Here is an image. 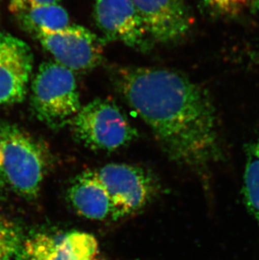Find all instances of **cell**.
<instances>
[{
    "label": "cell",
    "mask_w": 259,
    "mask_h": 260,
    "mask_svg": "<svg viewBox=\"0 0 259 260\" xmlns=\"http://www.w3.org/2000/svg\"><path fill=\"white\" fill-rule=\"evenodd\" d=\"M111 78L172 161L200 174L217 162L221 149L215 108L202 87L167 69L116 67Z\"/></svg>",
    "instance_id": "cell-1"
},
{
    "label": "cell",
    "mask_w": 259,
    "mask_h": 260,
    "mask_svg": "<svg viewBox=\"0 0 259 260\" xmlns=\"http://www.w3.org/2000/svg\"><path fill=\"white\" fill-rule=\"evenodd\" d=\"M0 151L8 185L25 199L38 197L51 165L47 147L17 125L0 122Z\"/></svg>",
    "instance_id": "cell-2"
},
{
    "label": "cell",
    "mask_w": 259,
    "mask_h": 260,
    "mask_svg": "<svg viewBox=\"0 0 259 260\" xmlns=\"http://www.w3.org/2000/svg\"><path fill=\"white\" fill-rule=\"evenodd\" d=\"M30 105L51 129L69 125L82 107L74 72L54 61L41 64L32 81Z\"/></svg>",
    "instance_id": "cell-3"
},
{
    "label": "cell",
    "mask_w": 259,
    "mask_h": 260,
    "mask_svg": "<svg viewBox=\"0 0 259 260\" xmlns=\"http://www.w3.org/2000/svg\"><path fill=\"white\" fill-rule=\"evenodd\" d=\"M69 126L78 143L94 151H115L137 137V129L119 106L105 99L82 106Z\"/></svg>",
    "instance_id": "cell-4"
},
{
    "label": "cell",
    "mask_w": 259,
    "mask_h": 260,
    "mask_svg": "<svg viewBox=\"0 0 259 260\" xmlns=\"http://www.w3.org/2000/svg\"><path fill=\"white\" fill-rule=\"evenodd\" d=\"M94 170L112 202V221L137 213L150 203L158 189L155 177L138 166L109 164Z\"/></svg>",
    "instance_id": "cell-5"
},
{
    "label": "cell",
    "mask_w": 259,
    "mask_h": 260,
    "mask_svg": "<svg viewBox=\"0 0 259 260\" xmlns=\"http://www.w3.org/2000/svg\"><path fill=\"white\" fill-rule=\"evenodd\" d=\"M36 37L56 62L73 72L89 71L103 58V40L82 25H69Z\"/></svg>",
    "instance_id": "cell-6"
},
{
    "label": "cell",
    "mask_w": 259,
    "mask_h": 260,
    "mask_svg": "<svg viewBox=\"0 0 259 260\" xmlns=\"http://www.w3.org/2000/svg\"><path fill=\"white\" fill-rule=\"evenodd\" d=\"M94 19L105 43L120 42L142 52L152 46L132 0H96Z\"/></svg>",
    "instance_id": "cell-7"
},
{
    "label": "cell",
    "mask_w": 259,
    "mask_h": 260,
    "mask_svg": "<svg viewBox=\"0 0 259 260\" xmlns=\"http://www.w3.org/2000/svg\"><path fill=\"white\" fill-rule=\"evenodd\" d=\"M33 60V52L26 42L0 32V106L15 105L25 100Z\"/></svg>",
    "instance_id": "cell-8"
},
{
    "label": "cell",
    "mask_w": 259,
    "mask_h": 260,
    "mask_svg": "<svg viewBox=\"0 0 259 260\" xmlns=\"http://www.w3.org/2000/svg\"><path fill=\"white\" fill-rule=\"evenodd\" d=\"M150 38L172 43L188 34L192 19L183 0H132Z\"/></svg>",
    "instance_id": "cell-9"
},
{
    "label": "cell",
    "mask_w": 259,
    "mask_h": 260,
    "mask_svg": "<svg viewBox=\"0 0 259 260\" xmlns=\"http://www.w3.org/2000/svg\"><path fill=\"white\" fill-rule=\"evenodd\" d=\"M67 197L79 216L93 221L112 220V202L95 170H85L74 177Z\"/></svg>",
    "instance_id": "cell-10"
},
{
    "label": "cell",
    "mask_w": 259,
    "mask_h": 260,
    "mask_svg": "<svg viewBox=\"0 0 259 260\" xmlns=\"http://www.w3.org/2000/svg\"><path fill=\"white\" fill-rule=\"evenodd\" d=\"M16 16L23 28L36 37L42 33L60 30L69 25L68 12L59 5L32 8Z\"/></svg>",
    "instance_id": "cell-11"
},
{
    "label": "cell",
    "mask_w": 259,
    "mask_h": 260,
    "mask_svg": "<svg viewBox=\"0 0 259 260\" xmlns=\"http://www.w3.org/2000/svg\"><path fill=\"white\" fill-rule=\"evenodd\" d=\"M245 203L259 226V142L256 139L247 146L243 174Z\"/></svg>",
    "instance_id": "cell-12"
},
{
    "label": "cell",
    "mask_w": 259,
    "mask_h": 260,
    "mask_svg": "<svg viewBox=\"0 0 259 260\" xmlns=\"http://www.w3.org/2000/svg\"><path fill=\"white\" fill-rule=\"evenodd\" d=\"M59 248L65 260H98L100 247L95 237L73 231L59 236Z\"/></svg>",
    "instance_id": "cell-13"
},
{
    "label": "cell",
    "mask_w": 259,
    "mask_h": 260,
    "mask_svg": "<svg viewBox=\"0 0 259 260\" xmlns=\"http://www.w3.org/2000/svg\"><path fill=\"white\" fill-rule=\"evenodd\" d=\"M15 260H65L59 248V237L37 233L24 238Z\"/></svg>",
    "instance_id": "cell-14"
},
{
    "label": "cell",
    "mask_w": 259,
    "mask_h": 260,
    "mask_svg": "<svg viewBox=\"0 0 259 260\" xmlns=\"http://www.w3.org/2000/svg\"><path fill=\"white\" fill-rule=\"evenodd\" d=\"M23 240L20 226L0 216V260H15Z\"/></svg>",
    "instance_id": "cell-15"
},
{
    "label": "cell",
    "mask_w": 259,
    "mask_h": 260,
    "mask_svg": "<svg viewBox=\"0 0 259 260\" xmlns=\"http://www.w3.org/2000/svg\"><path fill=\"white\" fill-rule=\"evenodd\" d=\"M250 0H203L210 12L218 16H236L244 10Z\"/></svg>",
    "instance_id": "cell-16"
},
{
    "label": "cell",
    "mask_w": 259,
    "mask_h": 260,
    "mask_svg": "<svg viewBox=\"0 0 259 260\" xmlns=\"http://www.w3.org/2000/svg\"><path fill=\"white\" fill-rule=\"evenodd\" d=\"M60 0H10L9 10L14 15L25 12L32 8L43 5H58Z\"/></svg>",
    "instance_id": "cell-17"
},
{
    "label": "cell",
    "mask_w": 259,
    "mask_h": 260,
    "mask_svg": "<svg viewBox=\"0 0 259 260\" xmlns=\"http://www.w3.org/2000/svg\"><path fill=\"white\" fill-rule=\"evenodd\" d=\"M6 185H7V182L5 179L4 170H3L2 155H1V151H0V190L4 189Z\"/></svg>",
    "instance_id": "cell-18"
},
{
    "label": "cell",
    "mask_w": 259,
    "mask_h": 260,
    "mask_svg": "<svg viewBox=\"0 0 259 260\" xmlns=\"http://www.w3.org/2000/svg\"><path fill=\"white\" fill-rule=\"evenodd\" d=\"M252 3H253V5L257 9V11H259V0H252Z\"/></svg>",
    "instance_id": "cell-19"
},
{
    "label": "cell",
    "mask_w": 259,
    "mask_h": 260,
    "mask_svg": "<svg viewBox=\"0 0 259 260\" xmlns=\"http://www.w3.org/2000/svg\"><path fill=\"white\" fill-rule=\"evenodd\" d=\"M257 141H258V142H259V137H258V138H257Z\"/></svg>",
    "instance_id": "cell-20"
}]
</instances>
